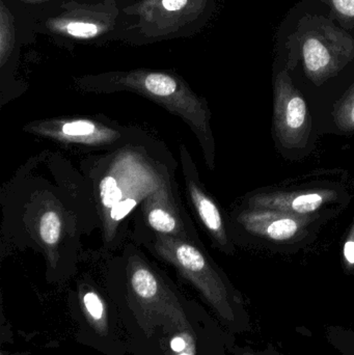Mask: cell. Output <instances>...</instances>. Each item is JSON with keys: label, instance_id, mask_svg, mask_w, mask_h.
Listing matches in <instances>:
<instances>
[{"label": "cell", "instance_id": "1", "mask_svg": "<svg viewBox=\"0 0 354 355\" xmlns=\"http://www.w3.org/2000/svg\"><path fill=\"white\" fill-rule=\"evenodd\" d=\"M74 81L79 89L87 93L132 92L159 104L191 127L201 146L206 164L211 171L215 168L216 147L209 106L176 73L134 69L85 75Z\"/></svg>", "mask_w": 354, "mask_h": 355}, {"label": "cell", "instance_id": "2", "mask_svg": "<svg viewBox=\"0 0 354 355\" xmlns=\"http://www.w3.org/2000/svg\"><path fill=\"white\" fill-rule=\"evenodd\" d=\"M153 250L202 294L229 331H249L251 317L243 296L201 243L155 235Z\"/></svg>", "mask_w": 354, "mask_h": 355}, {"label": "cell", "instance_id": "3", "mask_svg": "<svg viewBox=\"0 0 354 355\" xmlns=\"http://www.w3.org/2000/svg\"><path fill=\"white\" fill-rule=\"evenodd\" d=\"M170 176L145 153L124 149L112 156L96 186V200L104 239L110 244L121 223Z\"/></svg>", "mask_w": 354, "mask_h": 355}, {"label": "cell", "instance_id": "4", "mask_svg": "<svg viewBox=\"0 0 354 355\" xmlns=\"http://www.w3.org/2000/svg\"><path fill=\"white\" fill-rule=\"evenodd\" d=\"M131 0H101L87 3L76 0L60 2L50 14L33 21V31L48 35L54 43L72 49L75 45H102L123 40L135 21L125 8Z\"/></svg>", "mask_w": 354, "mask_h": 355}, {"label": "cell", "instance_id": "5", "mask_svg": "<svg viewBox=\"0 0 354 355\" xmlns=\"http://www.w3.org/2000/svg\"><path fill=\"white\" fill-rule=\"evenodd\" d=\"M215 8L216 0H136L125 8L135 21L123 41L148 45L193 37L208 24Z\"/></svg>", "mask_w": 354, "mask_h": 355}, {"label": "cell", "instance_id": "6", "mask_svg": "<svg viewBox=\"0 0 354 355\" xmlns=\"http://www.w3.org/2000/svg\"><path fill=\"white\" fill-rule=\"evenodd\" d=\"M297 33V48L285 68L290 72L301 62L303 76L320 89L340 76L354 62V39L328 19Z\"/></svg>", "mask_w": 354, "mask_h": 355}, {"label": "cell", "instance_id": "7", "mask_svg": "<svg viewBox=\"0 0 354 355\" xmlns=\"http://www.w3.org/2000/svg\"><path fill=\"white\" fill-rule=\"evenodd\" d=\"M272 135L276 148L286 159L306 157L315 144L312 107L286 68H281L274 77Z\"/></svg>", "mask_w": 354, "mask_h": 355}, {"label": "cell", "instance_id": "8", "mask_svg": "<svg viewBox=\"0 0 354 355\" xmlns=\"http://www.w3.org/2000/svg\"><path fill=\"white\" fill-rule=\"evenodd\" d=\"M126 272L129 293L143 327L150 321L149 325H162L172 333L191 329L178 296L145 259L131 252L127 259Z\"/></svg>", "mask_w": 354, "mask_h": 355}, {"label": "cell", "instance_id": "9", "mask_svg": "<svg viewBox=\"0 0 354 355\" xmlns=\"http://www.w3.org/2000/svg\"><path fill=\"white\" fill-rule=\"evenodd\" d=\"M351 200L345 186L312 184L299 188H265L245 196L242 206L272 209L299 216L330 219Z\"/></svg>", "mask_w": 354, "mask_h": 355}, {"label": "cell", "instance_id": "10", "mask_svg": "<svg viewBox=\"0 0 354 355\" xmlns=\"http://www.w3.org/2000/svg\"><path fill=\"white\" fill-rule=\"evenodd\" d=\"M234 221L257 241L278 252H289L311 243L326 219L242 206L235 213Z\"/></svg>", "mask_w": 354, "mask_h": 355}, {"label": "cell", "instance_id": "11", "mask_svg": "<svg viewBox=\"0 0 354 355\" xmlns=\"http://www.w3.org/2000/svg\"><path fill=\"white\" fill-rule=\"evenodd\" d=\"M180 157L187 196L197 218L218 250L227 254H234V242L226 218L213 196L202 183L195 162L184 145L180 146Z\"/></svg>", "mask_w": 354, "mask_h": 355}, {"label": "cell", "instance_id": "12", "mask_svg": "<svg viewBox=\"0 0 354 355\" xmlns=\"http://www.w3.org/2000/svg\"><path fill=\"white\" fill-rule=\"evenodd\" d=\"M24 130L58 143L89 147L114 145L125 137L124 129L87 118L37 121L25 126Z\"/></svg>", "mask_w": 354, "mask_h": 355}, {"label": "cell", "instance_id": "13", "mask_svg": "<svg viewBox=\"0 0 354 355\" xmlns=\"http://www.w3.org/2000/svg\"><path fill=\"white\" fill-rule=\"evenodd\" d=\"M143 213L148 227L156 235L201 243L193 223L177 200L170 178L145 200Z\"/></svg>", "mask_w": 354, "mask_h": 355}, {"label": "cell", "instance_id": "14", "mask_svg": "<svg viewBox=\"0 0 354 355\" xmlns=\"http://www.w3.org/2000/svg\"><path fill=\"white\" fill-rule=\"evenodd\" d=\"M37 227V235L48 254V258L53 262V264H55L53 254L62 240V230H64L62 213L55 207L48 205L39 213Z\"/></svg>", "mask_w": 354, "mask_h": 355}, {"label": "cell", "instance_id": "15", "mask_svg": "<svg viewBox=\"0 0 354 355\" xmlns=\"http://www.w3.org/2000/svg\"><path fill=\"white\" fill-rule=\"evenodd\" d=\"M16 18L4 0H0V68L3 72L17 51Z\"/></svg>", "mask_w": 354, "mask_h": 355}, {"label": "cell", "instance_id": "16", "mask_svg": "<svg viewBox=\"0 0 354 355\" xmlns=\"http://www.w3.org/2000/svg\"><path fill=\"white\" fill-rule=\"evenodd\" d=\"M330 116L335 132L339 135L354 133V83L333 104Z\"/></svg>", "mask_w": 354, "mask_h": 355}, {"label": "cell", "instance_id": "17", "mask_svg": "<svg viewBox=\"0 0 354 355\" xmlns=\"http://www.w3.org/2000/svg\"><path fill=\"white\" fill-rule=\"evenodd\" d=\"M80 304L87 322L101 336L107 333V309L105 302L95 290L80 292Z\"/></svg>", "mask_w": 354, "mask_h": 355}, {"label": "cell", "instance_id": "18", "mask_svg": "<svg viewBox=\"0 0 354 355\" xmlns=\"http://www.w3.org/2000/svg\"><path fill=\"white\" fill-rule=\"evenodd\" d=\"M320 8L328 10L333 22H337L341 29L349 35L354 33V0H317Z\"/></svg>", "mask_w": 354, "mask_h": 355}, {"label": "cell", "instance_id": "19", "mask_svg": "<svg viewBox=\"0 0 354 355\" xmlns=\"http://www.w3.org/2000/svg\"><path fill=\"white\" fill-rule=\"evenodd\" d=\"M326 341L341 355H354V331L340 325H328L324 331Z\"/></svg>", "mask_w": 354, "mask_h": 355}, {"label": "cell", "instance_id": "20", "mask_svg": "<svg viewBox=\"0 0 354 355\" xmlns=\"http://www.w3.org/2000/svg\"><path fill=\"white\" fill-rule=\"evenodd\" d=\"M166 355H197V340L193 331H176L170 338Z\"/></svg>", "mask_w": 354, "mask_h": 355}, {"label": "cell", "instance_id": "21", "mask_svg": "<svg viewBox=\"0 0 354 355\" xmlns=\"http://www.w3.org/2000/svg\"><path fill=\"white\" fill-rule=\"evenodd\" d=\"M342 266L346 275H354V216L342 243Z\"/></svg>", "mask_w": 354, "mask_h": 355}, {"label": "cell", "instance_id": "22", "mask_svg": "<svg viewBox=\"0 0 354 355\" xmlns=\"http://www.w3.org/2000/svg\"><path fill=\"white\" fill-rule=\"evenodd\" d=\"M233 355H286L283 354L281 350L276 349L274 345L269 344V345L264 347L263 349H255L253 347H249V346H233L231 348Z\"/></svg>", "mask_w": 354, "mask_h": 355}, {"label": "cell", "instance_id": "23", "mask_svg": "<svg viewBox=\"0 0 354 355\" xmlns=\"http://www.w3.org/2000/svg\"><path fill=\"white\" fill-rule=\"evenodd\" d=\"M18 1H21L23 2V3L26 4H43L51 1L62 2L66 1V0H18Z\"/></svg>", "mask_w": 354, "mask_h": 355}]
</instances>
